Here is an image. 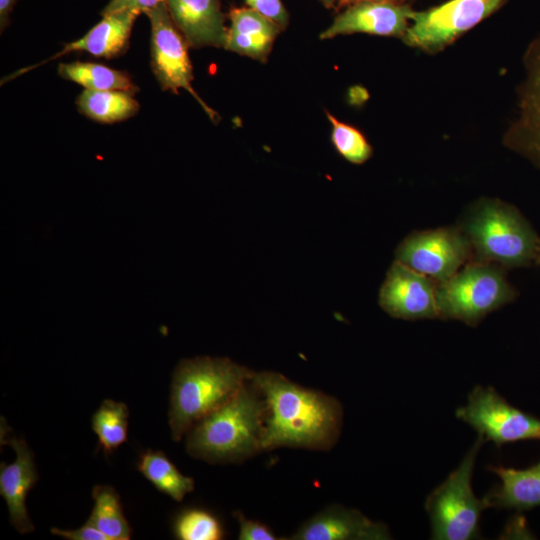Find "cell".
Listing matches in <instances>:
<instances>
[{"instance_id": "5bb4252c", "label": "cell", "mask_w": 540, "mask_h": 540, "mask_svg": "<svg viewBox=\"0 0 540 540\" xmlns=\"http://www.w3.org/2000/svg\"><path fill=\"white\" fill-rule=\"evenodd\" d=\"M388 527L374 522L360 511L331 505L309 520L292 535L293 540H387Z\"/></svg>"}, {"instance_id": "30bf717a", "label": "cell", "mask_w": 540, "mask_h": 540, "mask_svg": "<svg viewBox=\"0 0 540 540\" xmlns=\"http://www.w3.org/2000/svg\"><path fill=\"white\" fill-rule=\"evenodd\" d=\"M395 257L440 283L455 275L472 258V248L459 227H441L411 233L398 245Z\"/></svg>"}, {"instance_id": "ffe728a7", "label": "cell", "mask_w": 540, "mask_h": 540, "mask_svg": "<svg viewBox=\"0 0 540 540\" xmlns=\"http://www.w3.org/2000/svg\"><path fill=\"white\" fill-rule=\"evenodd\" d=\"M81 114L103 124H113L136 115L140 109L133 94L118 90L84 89L76 99Z\"/></svg>"}, {"instance_id": "ba28073f", "label": "cell", "mask_w": 540, "mask_h": 540, "mask_svg": "<svg viewBox=\"0 0 540 540\" xmlns=\"http://www.w3.org/2000/svg\"><path fill=\"white\" fill-rule=\"evenodd\" d=\"M151 25V67L163 91L189 92L212 121L219 116L192 86L193 72L188 43L174 24L165 0L146 13Z\"/></svg>"}, {"instance_id": "4dcf8cb0", "label": "cell", "mask_w": 540, "mask_h": 540, "mask_svg": "<svg viewBox=\"0 0 540 540\" xmlns=\"http://www.w3.org/2000/svg\"><path fill=\"white\" fill-rule=\"evenodd\" d=\"M18 0H0V27L3 31L8 23L14 5Z\"/></svg>"}, {"instance_id": "9c48e42d", "label": "cell", "mask_w": 540, "mask_h": 540, "mask_svg": "<svg viewBox=\"0 0 540 540\" xmlns=\"http://www.w3.org/2000/svg\"><path fill=\"white\" fill-rule=\"evenodd\" d=\"M456 417L497 446L522 440H540V419L510 405L492 387L476 386Z\"/></svg>"}, {"instance_id": "f546056e", "label": "cell", "mask_w": 540, "mask_h": 540, "mask_svg": "<svg viewBox=\"0 0 540 540\" xmlns=\"http://www.w3.org/2000/svg\"><path fill=\"white\" fill-rule=\"evenodd\" d=\"M50 532L68 540H108L100 530L88 521L78 529L64 530L52 527Z\"/></svg>"}, {"instance_id": "7c38bea8", "label": "cell", "mask_w": 540, "mask_h": 540, "mask_svg": "<svg viewBox=\"0 0 540 540\" xmlns=\"http://www.w3.org/2000/svg\"><path fill=\"white\" fill-rule=\"evenodd\" d=\"M437 284L430 277L395 260L380 288L379 305L398 319L438 318Z\"/></svg>"}, {"instance_id": "ac0fdd59", "label": "cell", "mask_w": 540, "mask_h": 540, "mask_svg": "<svg viewBox=\"0 0 540 540\" xmlns=\"http://www.w3.org/2000/svg\"><path fill=\"white\" fill-rule=\"evenodd\" d=\"M228 16L230 27L224 49L266 62L282 29L250 7L233 8Z\"/></svg>"}, {"instance_id": "d6a6232c", "label": "cell", "mask_w": 540, "mask_h": 540, "mask_svg": "<svg viewBox=\"0 0 540 540\" xmlns=\"http://www.w3.org/2000/svg\"><path fill=\"white\" fill-rule=\"evenodd\" d=\"M326 8L331 9L335 8L337 5V0H319Z\"/></svg>"}, {"instance_id": "f1b7e54d", "label": "cell", "mask_w": 540, "mask_h": 540, "mask_svg": "<svg viewBox=\"0 0 540 540\" xmlns=\"http://www.w3.org/2000/svg\"><path fill=\"white\" fill-rule=\"evenodd\" d=\"M162 1L164 0H110L101 11V15L104 16L122 10H135L146 14Z\"/></svg>"}, {"instance_id": "277c9868", "label": "cell", "mask_w": 540, "mask_h": 540, "mask_svg": "<svg viewBox=\"0 0 540 540\" xmlns=\"http://www.w3.org/2000/svg\"><path fill=\"white\" fill-rule=\"evenodd\" d=\"M472 248V261L505 269L536 263L540 237L520 211L499 199L476 201L458 226Z\"/></svg>"}, {"instance_id": "d4e9b609", "label": "cell", "mask_w": 540, "mask_h": 540, "mask_svg": "<svg viewBox=\"0 0 540 540\" xmlns=\"http://www.w3.org/2000/svg\"><path fill=\"white\" fill-rule=\"evenodd\" d=\"M173 531L181 540H219L224 536L219 519L211 512L199 508L181 511L175 518Z\"/></svg>"}, {"instance_id": "44dd1931", "label": "cell", "mask_w": 540, "mask_h": 540, "mask_svg": "<svg viewBox=\"0 0 540 540\" xmlns=\"http://www.w3.org/2000/svg\"><path fill=\"white\" fill-rule=\"evenodd\" d=\"M58 73L60 77L88 90H118L133 95L139 90L126 72L99 63L80 61L60 63Z\"/></svg>"}, {"instance_id": "5b68a950", "label": "cell", "mask_w": 540, "mask_h": 540, "mask_svg": "<svg viewBox=\"0 0 540 540\" xmlns=\"http://www.w3.org/2000/svg\"><path fill=\"white\" fill-rule=\"evenodd\" d=\"M517 295L506 278L505 268L472 261L437 284L438 318L459 320L474 327Z\"/></svg>"}, {"instance_id": "83f0119b", "label": "cell", "mask_w": 540, "mask_h": 540, "mask_svg": "<svg viewBox=\"0 0 540 540\" xmlns=\"http://www.w3.org/2000/svg\"><path fill=\"white\" fill-rule=\"evenodd\" d=\"M239 523V540H277L279 539L269 527L264 524L247 519L241 512H234Z\"/></svg>"}, {"instance_id": "7402d4cb", "label": "cell", "mask_w": 540, "mask_h": 540, "mask_svg": "<svg viewBox=\"0 0 540 540\" xmlns=\"http://www.w3.org/2000/svg\"><path fill=\"white\" fill-rule=\"evenodd\" d=\"M137 469L157 490L175 501H182L194 490L193 478L183 475L162 451L142 453Z\"/></svg>"}, {"instance_id": "52a82bcc", "label": "cell", "mask_w": 540, "mask_h": 540, "mask_svg": "<svg viewBox=\"0 0 540 540\" xmlns=\"http://www.w3.org/2000/svg\"><path fill=\"white\" fill-rule=\"evenodd\" d=\"M508 0H448L414 11L404 44L436 54L503 7Z\"/></svg>"}, {"instance_id": "6da1fadb", "label": "cell", "mask_w": 540, "mask_h": 540, "mask_svg": "<svg viewBox=\"0 0 540 540\" xmlns=\"http://www.w3.org/2000/svg\"><path fill=\"white\" fill-rule=\"evenodd\" d=\"M250 381L266 403L262 450L283 446L316 450L333 447L343 415L335 398L302 387L273 371L253 372Z\"/></svg>"}, {"instance_id": "e575fe53", "label": "cell", "mask_w": 540, "mask_h": 540, "mask_svg": "<svg viewBox=\"0 0 540 540\" xmlns=\"http://www.w3.org/2000/svg\"><path fill=\"white\" fill-rule=\"evenodd\" d=\"M536 465L540 466V461H539V463H537Z\"/></svg>"}, {"instance_id": "7a4b0ae2", "label": "cell", "mask_w": 540, "mask_h": 540, "mask_svg": "<svg viewBox=\"0 0 540 540\" xmlns=\"http://www.w3.org/2000/svg\"><path fill=\"white\" fill-rule=\"evenodd\" d=\"M266 403L249 380L187 432L186 450L209 463L236 462L262 450Z\"/></svg>"}, {"instance_id": "484cf974", "label": "cell", "mask_w": 540, "mask_h": 540, "mask_svg": "<svg viewBox=\"0 0 540 540\" xmlns=\"http://www.w3.org/2000/svg\"><path fill=\"white\" fill-rule=\"evenodd\" d=\"M331 123V141L336 151L352 164H363L372 154V146L366 137L355 127L339 121L326 112Z\"/></svg>"}, {"instance_id": "cb8c5ba5", "label": "cell", "mask_w": 540, "mask_h": 540, "mask_svg": "<svg viewBox=\"0 0 540 540\" xmlns=\"http://www.w3.org/2000/svg\"><path fill=\"white\" fill-rule=\"evenodd\" d=\"M128 407L123 402L105 399L91 418V427L98 436L99 446L110 454L126 442L128 433Z\"/></svg>"}, {"instance_id": "2e32d148", "label": "cell", "mask_w": 540, "mask_h": 540, "mask_svg": "<svg viewBox=\"0 0 540 540\" xmlns=\"http://www.w3.org/2000/svg\"><path fill=\"white\" fill-rule=\"evenodd\" d=\"M169 14L193 48H224L227 39L220 0H165Z\"/></svg>"}, {"instance_id": "3957f363", "label": "cell", "mask_w": 540, "mask_h": 540, "mask_svg": "<svg viewBox=\"0 0 540 540\" xmlns=\"http://www.w3.org/2000/svg\"><path fill=\"white\" fill-rule=\"evenodd\" d=\"M254 371L229 358L195 357L176 366L171 384L169 425L174 441L229 401Z\"/></svg>"}, {"instance_id": "603a6c76", "label": "cell", "mask_w": 540, "mask_h": 540, "mask_svg": "<svg viewBox=\"0 0 540 540\" xmlns=\"http://www.w3.org/2000/svg\"><path fill=\"white\" fill-rule=\"evenodd\" d=\"M94 506L88 522L100 530L108 540H128L131 527L125 518L120 497L108 485H96L92 489Z\"/></svg>"}, {"instance_id": "8992f818", "label": "cell", "mask_w": 540, "mask_h": 540, "mask_svg": "<svg viewBox=\"0 0 540 540\" xmlns=\"http://www.w3.org/2000/svg\"><path fill=\"white\" fill-rule=\"evenodd\" d=\"M484 442L478 434L460 465L427 497L425 509L432 539L469 540L478 536L481 513L487 506L473 492L472 474Z\"/></svg>"}, {"instance_id": "e0dca14e", "label": "cell", "mask_w": 540, "mask_h": 540, "mask_svg": "<svg viewBox=\"0 0 540 540\" xmlns=\"http://www.w3.org/2000/svg\"><path fill=\"white\" fill-rule=\"evenodd\" d=\"M3 442L13 448L16 459L0 465V494L7 504L11 524L25 534L34 530L26 508V497L38 480L33 453L22 439L12 437Z\"/></svg>"}, {"instance_id": "8fae6325", "label": "cell", "mask_w": 540, "mask_h": 540, "mask_svg": "<svg viewBox=\"0 0 540 540\" xmlns=\"http://www.w3.org/2000/svg\"><path fill=\"white\" fill-rule=\"evenodd\" d=\"M523 68L517 114L503 136V144L540 169V33L525 51Z\"/></svg>"}, {"instance_id": "d6986e66", "label": "cell", "mask_w": 540, "mask_h": 540, "mask_svg": "<svg viewBox=\"0 0 540 540\" xmlns=\"http://www.w3.org/2000/svg\"><path fill=\"white\" fill-rule=\"evenodd\" d=\"M501 484L484 498L489 507L526 510L540 506V466L529 469H514L490 466Z\"/></svg>"}, {"instance_id": "4fadbf2b", "label": "cell", "mask_w": 540, "mask_h": 540, "mask_svg": "<svg viewBox=\"0 0 540 540\" xmlns=\"http://www.w3.org/2000/svg\"><path fill=\"white\" fill-rule=\"evenodd\" d=\"M414 10L405 3L362 1L346 6L332 24L320 34V39L339 35L367 33L376 36L402 38Z\"/></svg>"}, {"instance_id": "836d02e7", "label": "cell", "mask_w": 540, "mask_h": 540, "mask_svg": "<svg viewBox=\"0 0 540 540\" xmlns=\"http://www.w3.org/2000/svg\"><path fill=\"white\" fill-rule=\"evenodd\" d=\"M535 265H540V251L538 253Z\"/></svg>"}, {"instance_id": "1f68e13d", "label": "cell", "mask_w": 540, "mask_h": 540, "mask_svg": "<svg viewBox=\"0 0 540 540\" xmlns=\"http://www.w3.org/2000/svg\"><path fill=\"white\" fill-rule=\"evenodd\" d=\"M362 1H384V2H394V3H405L407 0H337V8L344 6H349L351 4L362 2Z\"/></svg>"}, {"instance_id": "9a60e30c", "label": "cell", "mask_w": 540, "mask_h": 540, "mask_svg": "<svg viewBox=\"0 0 540 540\" xmlns=\"http://www.w3.org/2000/svg\"><path fill=\"white\" fill-rule=\"evenodd\" d=\"M140 14L135 10H122L104 15L102 20L79 40L66 44L61 51L46 61L16 71L3 79L1 83L71 52L83 51L95 57L108 59L118 57L126 52L134 22Z\"/></svg>"}, {"instance_id": "4316f807", "label": "cell", "mask_w": 540, "mask_h": 540, "mask_svg": "<svg viewBox=\"0 0 540 540\" xmlns=\"http://www.w3.org/2000/svg\"><path fill=\"white\" fill-rule=\"evenodd\" d=\"M248 6L275 22L284 30L289 22L287 10L281 0H245Z\"/></svg>"}]
</instances>
